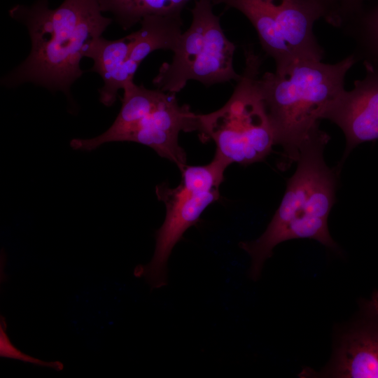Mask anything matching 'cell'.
I'll return each mask as SVG.
<instances>
[{
  "instance_id": "cell-7",
  "label": "cell",
  "mask_w": 378,
  "mask_h": 378,
  "mask_svg": "<svg viewBox=\"0 0 378 378\" xmlns=\"http://www.w3.org/2000/svg\"><path fill=\"white\" fill-rule=\"evenodd\" d=\"M192 22L182 32L170 62H164L153 80L157 88L176 94L190 80L206 86L239 79L233 66L235 45L225 36L211 0H196Z\"/></svg>"
},
{
  "instance_id": "cell-16",
  "label": "cell",
  "mask_w": 378,
  "mask_h": 378,
  "mask_svg": "<svg viewBox=\"0 0 378 378\" xmlns=\"http://www.w3.org/2000/svg\"><path fill=\"white\" fill-rule=\"evenodd\" d=\"M365 0H336L333 10L328 20L331 25L342 27L363 9Z\"/></svg>"
},
{
  "instance_id": "cell-14",
  "label": "cell",
  "mask_w": 378,
  "mask_h": 378,
  "mask_svg": "<svg viewBox=\"0 0 378 378\" xmlns=\"http://www.w3.org/2000/svg\"><path fill=\"white\" fill-rule=\"evenodd\" d=\"M342 27L354 42L356 61L378 66V4L368 10L362 9Z\"/></svg>"
},
{
  "instance_id": "cell-6",
  "label": "cell",
  "mask_w": 378,
  "mask_h": 378,
  "mask_svg": "<svg viewBox=\"0 0 378 378\" xmlns=\"http://www.w3.org/2000/svg\"><path fill=\"white\" fill-rule=\"evenodd\" d=\"M227 167L214 156L205 165H186L181 171L178 186L171 188L164 183L156 186V195L165 205V218L155 231L150 261L137 265L134 270V276L144 278L151 289L167 284V262L174 247L185 232L199 221L204 211L218 200L219 186Z\"/></svg>"
},
{
  "instance_id": "cell-10",
  "label": "cell",
  "mask_w": 378,
  "mask_h": 378,
  "mask_svg": "<svg viewBox=\"0 0 378 378\" xmlns=\"http://www.w3.org/2000/svg\"><path fill=\"white\" fill-rule=\"evenodd\" d=\"M301 377H378V315L366 305L363 316L340 337L324 369H304Z\"/></svg>"
},
{
  "instance_id": "cell-5",
  "label": "cell",
  "mask_w": 378,
  "mask_h": 378,
  "mask_svg": "<svg viewBox=\"0 0 378 378\" xmlns=\"http://www.w3.org/2000/svg\"><path fill=\"white\" fill-rule=\"evenodd\" d=\"M241 12L255 28L275 73L286 74L300 60L321 61L323 50L314 25L326 19V7L317 0H211Z\"/></svg>"
},
{
  "instance_id": "cell-15",
  "label": "cell",
  "mask_w": 378,
  "mask_h": 378,
  "mask_svg": "<svg viewBox=\"0 0 378 378\" xmlns=\"http://www.w3.org/2000/svg\"><path fill=\"white\" fill-rule=\"evenodd\" d=\"M6 330V323L1 317L0 326V355L1 357L31 363L38 366L52 368L56 370L63 369V365L60 362H46L23 354L11 343Z\"/></svg>"
},
{
  "instance_id": "cell-18",
  "label": "cell",
  "mask_w": 378,
  "mask_h": 378,
  "mask_svg": "<svg viewBox=\"0 0 378 378\" xmlns=\"http://www.w3.org/2000/svg\"><path fill=\"white\" fill-rule=\"evenodd\" d=\"M317 1L322 3L327 8L328 14H327L326 18L325 19L326 20L328 18V17L330 15L334 8L336 0H317Z\"/></svg>"
},
{
  "instance_id": "cell-17",
  "label": "cell",
  "mask_w": 378,
  "mask_h": 378,
  "mask_svg": "<svg viewBox=\"0 0 378 378\" xmlns=\"http://www.w3.org/2000/svg\"><path fill=\"white\" fill-rule=\"evenodd\" d=\"M365 304L372 312L378 315V291L374 292L371 300Z\"/></svg>"
},
{
  "instance_id": "cell-13",
  "label": "cell",
  "mask_w": 378,
  "mask_h": 378,
  "mask_svg": "<svg viewBox=\"0 0 378 378\" xmlns=\"http://www.w3.org/2000/svg\"><path fill=\"white\" fill-rule=\"evenodd\" d=\"M192 1L196 0H97L102 11L110 13L124 30L148 16L182 19L183 9Z\"/></svg>"
},
{
  "instance_id": "cell-8",
  "label": "cell",
  "mask_w": 378,
  "mask_h": 378,
  "mask_svg": "<svg viewBox=\"0 0 378 378\" xmlns=\"http://www.w3.org/2000/svg\"><path fill=\"white\" fill-rule=\"evenodd\" d=\"M176 94L148 89L135 120L119 141L147 146L180 169L187 165L186 154L178 143L180 132L198 130V114L188 105H180Z\"/></svg>"
},
{
  "instance_id": "cell-4",
  "label": "cell",
  "mask_w": 378,
  "mask_h": 378,
  "mask_svg": "<svg viewBox=\"0 0 378 378\" xmlns=\"http://www.w3.org/2000/svg\"><path fill=\"white\" fill-rule=\"evenodd\" d=\"M244 55V71L227 102L216 111L198 114L201 139L212 140L214 156L228 166L262 161L276 144L259 86L262 58L251 46Z\"/></svg>"
},
{
  "instance_id": "cell-1",
  "label": "cell",
  "mask_w": 378,
  "mask_h": 378,
  "mask_svg": "<svg viewBox=\"0 0 378 378\" xmlns=\"http://www.w3.org/2000/svg\"><path fill=\"white\" fill-rule=\"evenodd\" d=\"M97 0H64L50 8L48 0L16 4L9 16L25 26L31 39L27 58L2 77L4 87L25 83L63 92L73 103L71 88L84 71L80 61L88 45L113 21L102 14Z\"/></svg>"
},
{
  "instance_id": "cell-12",
  "label": "cell",
  "mask_w": 378,
  "mask_h": 378,
  "mask_svg": "<svg viewBox=\"0 0 378 378\" xmlns=\"http://www.w3.org/2000/svg\"><path fill=\"white\" fill-rule=\"evenodd\" d=\"M139 24L140 28L132 32V41L127 61V70L132 78L148 55L157 50L173 51L182 34V19L148 16Z\"/></svg>"
},
{
  "instance_id": "cell-9",
  "label": "cell",
  "mask_w": 378,
  "mask_h": 378,
  "mask_svg": "<svg viewBox=\"0 0 378 378\" xmlns=\"http://www.w3.org/2000/svg\"><path fill=\"white\" fill-rule=\"evenodd\" d=\"M366 74L344 90L325 113L323 119L337 125L346 139L342 162L358 145L378 140V66L365 65Z\"/></svg>"
},
{
  "instance_id": "cell-11",
  "label": "cell",
  "mask_w": 378,
  "mask_h": 378,
  "mask_svg": "<svg viewBox=\"0 0 378 378\" xmlns=\"http://www.w3.org/2000/svg\"><path fill=\"white\" fill-rule=\"evenodd\" d=\"M132 41V33L117 40L101 36L92 40L85 51L84 57L93 61L90 71L97 73L103 80L99 101L106 107L114 104L120 90L134 82L127 67Z\"/></svg>"
},
{
  "instance_id": "cell-2",
  "label": "cell",
  "mask_w": 378,
  "mask_h": 378,
  "mask_svg": "<svg viewBox=\"0 0 378 378\" xmlns=\"http://www.w3.org/2000/svg\"><path fill=\"white\" fill-rule=\"evenodd\" d=\"M329 140L328 134L321 130L302 144L296 170L266 230L256 239L239 243L251 257L248 274L253 281L259 279L265 260L281 242L312 239L335 251L339 249L328 227L335 202L337 173L324 160V148Z\"/></svg>"
},
{
  "instance_id": "cell-3",
  "label": "cell",
  "mask_w": 378,
  "mask_h": 378,
  "mask_svg": "<svg viewBox=\"0 0 378 378\" xmlns=\"http://www.w3.org/2000/svg\"><path fill=\"white\" fill-rule=\"evenodd\" d=\"M356 62L353 53L334 64L300 60L286 74L260 76L276 144L284 150V167L296 162L302 144L321 131L320 120L345 90V76Z\"/></svg>"
}]
</instances>
